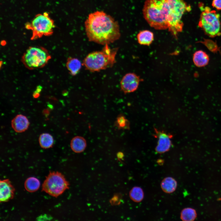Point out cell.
<instances>
[{
  "label": "cell",
  "instance_id": "16",
  "mask_svg": "<svg viewBox=\"0 0 221 221\" xmlns=\"http://www.w3.org/2000/svg\"><path fill=\"white\" fill-rule=\"evenodd\" d=\"M162 190L165 192L170 193L176 190L177 186V182L173 178L167 177L164 178L161 184Z\"/></svg>",
  "mask_w": 221,
  "mask_h": 221
},
{
  "label": "cell",
  "instance_id": "19",
  "mask_svg": "<svg viewBox=\"0 0 221 221\" xmlns=\"http://www.w3.org/2000/svg\"><path fill=\"white\" fill-rule=\"evenodd\" d=\"M197 217L196 210L191 207H187L183 209L180 213L181 219L184 221H193Z\"/></svg>",
  "mask_w": 221,
  "mask_h": 221
},
{
  "label": "cell",
  "instance_id": "23",
  "mask_svg": "<svg viewBox=\"0 0 221 221\" xmlns=\"http://www.w3.org/2000/svg\"><path fill=\"white\" fill-rule=\"evenodd\" d=\"M128 121L123 116H120L117 119V124L118 127L121 128L128 127Z\"/></svg>",
  "mask_w": 221,
  "mask_h": 221
},
{
  "label": "cell",
  "instance_id": "1",
  "mask_svg": "<svg viewBox=\"0 0 221 221\" xmlns=\"http://www.w3.org/2000/svg\"><path fill=\"white\" fill-rule=\"evenodd\" d=\"M84 25L87 37L91 42L109 45L120 37L118 22L103 11L97 10L89 14Z\"/></svg>",
  "mask_w": 221,
  "mask_h": 221
},
{
  "label": "cell",
  "instance_id": "6",
  "mask_svg": "<svg viewBox=\"0 0 221 221\" xmlns=\"http://www.w3.org/2000/svg\"><path fill=\"white\" fill-rule=\"evenodd\" d=\"M200 7L202 13L198 26L206 34L211 37L221 35V23L219 15L216 12L211 10L208 7H204L202 4Z\"/></svg>",
  "mask_w": 221,
  "mask_h": 221
},
{
  "label": "cell",
  "instance_id": "24",
  "mask_svg": "<svg viewBox=\"0 0 221 221\" xmlns=\"http://www.w3.org/2000/svg\"><path fill=\"white\" fill-rule=\"evenodd\" d=\"M52 219V217L51 216L47 215V214H44L41 215L37 218V220H51Z\"/></svg>",
  "mask_w": 221,
  "mask_h": 221
},
{
  "label": "cell",
  "instance_id": "21",
  "mask_svg": "<svg viewBox=\"0 0 221 221\" xmlns=\"http://www.w3.org/2000/svg\"><path fill=\"white\" fill-rule=\"evenodd\" d=\"M130 199L136 202L142 201L144 197V193L142 189L140 187L135 186L133 187L129 193Z\"/></svg>",
  "mask_w": 221,
  "mask_h": 221
},
{
  "label": "cell",
  "instance_id": "2",
  "mask_svg": "<svg viewBox=\"0 0 221 221\" xmlns=\"http://www.w3.org/2000/svg\"><path fill=\"white\" fill-rule=\"evenodd\" d=\"M169 0H146L142 10L144 17L149 25L157 30L168 28Z\"/></svg>",
  "mask_w": 221,
  "mask_h": 221
},
{
  "label": "cell",
  "instance_id": "15",
  "mask_svg": "<svg viewBox=\"0 0 221 221\" xmlns=\"http://www.w3.org/2000/svg\"><path fill=\"white\" fill-rule=\"evenodd\" d=\"M193 60L194 64L196 66L202 67L208 64L209 57L205 52L201 50H198L193 54Z\"/></svg>",
  "mask_w": 221,
  "mask_h": 221
},
{
  "label": "cell",
  "instance_id": "8",
  "mask_svg": "<svg viewBox=\"0 0 221 221\" xmlns=\"http://www.w3.org/2000/svg\"><path fill=\"white\" fill-rule=\"evenodd\" d=\"M47 50L38 47H30L22 57L25 66L29 69H36L44 66L50 59Z\"/></svg>",
  "mask_w": 221,
  "mask_h": 221
},
{
  "label": "cell",
  "instance_id": "10",
  "mask_svg": "<svg viewBox=\"0 0 221 221\" xmlns=\"http://www.w3.org/2000/svg\"><path fill=\"white\" fill-rule=\"evenodd\" d=\"M154 130L155 133L154 136L158 139L155 148L156 152L162 153L168 151L172 145L171 139L173 137L172 135L159 131L156 129Z\"/></svg>",
  "mask_w": 221,
  "mask_h": 221
},
{
  "label": "cell",
  "instance_id": "5",
  "mask_svg": "<svg viewBox=\"0 0 221 221\" xmlns=\"http://www.w3.org/2000/svg\"><path fill=\"white\" fill-rule=\"evenodd\" d=\"M25 27L32 31L31 39L34 40L43 36H49L53 33L55 27L54 21L49 16V14L45 12L35 16L30 22H27Z\"/></svg>",
  "mask_w": 221,
  "mask_h": 221
},
{
  "label": "cell",
  "instance_id": "25",
  "mask_svg": "<svg viewBox=\"0 0 221 221\" xmlns=\"http://www.w3.org/2000/svg\"><path fill=\"white\" fill-rule=\"evenodd\" d=\"M212 6L218 10H221V0H213Z\"/></svg>",
  "mask_w": 221,
  "mask_h": 221
},
{
  "label": "cell",
  "instance_id": "4",
  "mask_svg": "<svg viewBox=\"0 0 221 221\" xmlns=\"http://www.w3.org/2000/svg\"><path fill=\"white\" fill-rule=\"evenodd\" d=\"M169 11L168 18L169 31L175 38L183 29L181 21L184 13L191 10V6L184 0H169Z\"/></svg>",
  "mask_w": 221,
  "mask_h": 221
},
{
  "label": "cell",
  "instance_id": "26",
  "mask_svg": "<svg viewBox=\"0 0 221 221\" xmlns=\"http://www.w3.org/2000/svg\"><path fill=\"white\" fill-rule=\"evenodd\" d=\"M42 89V87L40 86H38L37 88L34 91L33 96L34 98H37L39 95V93L41 91Z\"/></svg>",
  "mask_w": 221,
  "mask_h": 221
},
{
  "label": "cell",
  "instance_id": "3",
  "mask_svg": "<svg viewBox=\"0 0 221 221\" xmlns=\"http://www.w3.org/2000/svg\"><path fill=\"white\" fill-rule=\"evenodd\" d=\"M118 49V48H111L108 45H105L101 51L88 54L84 58L83 65L86 70L93 72L111 68L116 62Z\"/></svg>",
  "mask_w": 221,
  "mask_h": 221
},
{
  "label": "cell",
  "instance_id": "11",
  "mask_svg": "<svg viewBox=\"0 0 221 221\" xmlns=\"http://www.w3.org/2000/svg\"><path fill=\"white\" fill-rule=\"evenodd\" d=\"M0 201L6 202L13 199L15 189L8 179L0 181Z\"/></svg>",
  "mask_w": 221,
  "mask_h": 221
},
{
  "label": "cell",
  "instance_id": "9",
  "mask_svg": "<svg viewBox=\"0 0 221 221\" xmlns=\"http://www.w3.org/2000/svg\"><path fill=\"white\" fill-rule=\"evenodd\" d=\"M142 81L140 77L135 74L127 73L121 80V89L125 94L133 92L137 89L140 82Z\"/></svg>",
  "mask_w": 221,
  "mask_h": 221
},
{
  "label": "cell",
  "instance_id": "14",
  "mask_svg": "<svg viewBox=\"0 0 221 221\" xmlns=\"http://www.w3.org/2000/svg\"><path fill=\"white\" fill-rule=\"evenodd\" d=\"M137 39L140 44L149 46L152 43L154 40V34L149 30H143L138 34Z\"/></svg>",
  "mask_w": 221,
  "mask_h": 221
},
{
  "label": "cell",
  "instance_id": "20",
  "mask_svg": "<svg viewBox=\"0 0 221 221\" xmlns=\"http://www.w3.org/2000/svg\"><path fill=\"white\" fill-rule=\"evenodd\" d=\"M39 141L40 146L44 149H48L52 147L54 142L52 136L47 133H44L41 134Z\"/></svg>",
  "mask_w": 221,
  "mask_h": 221
},
{
  "label": "cell",
  "instance_id": "13",
  "mask_svg": "<svg viewBox=\"0 0 221 221\" xmlns=\"http://www.w3.org/2000/svg\"><path fill=\"white\" fill-rule=\"evenodd\" d=\"M83 65L77 58L70 57L67 59L66 66L70 74L73 76L76 75L79 72Z\"/></svg>",
  "mask_w": 221,
  "mask_h": 221
},
{
  "label": "cell",
  "instance_id": "12",
  "mask_svg": "<svg viewBox=\"0 0 221 221\" xmlns=\"http://www.w3.org/2000/svg\"><path fill=\"white\" fill-rule=\"evenodd\" d=\"M11 124L13 129L18 133L25 131L29 126V122L27 117L21 114L16 115L12 120Z\"/></svg>",
  "mask_w": 221,
  "mask_h": 221
},
{
  "label": "cell",
  "instance_id": "7",
  "mask_svg": "<svg viewBox=\"0 0 221 221\" xmlns=\"http://www.w3.org/2000/svg\"><path fill=\"white\" fill-rule=\"evenodd\" d=\"M69 185L61 173L57 171L50 172L43 183L42 191L57 197L69 188Z\"/></svg>",
  "mask_w": 221,
  "mask_h": 221
},
{
  "label": "cell",
  "instance_id": "22",
  "mask_svg": "<svg viewBox=\"0 0 221 221\" xmlns=\"http://www.w3.org/2000/svg\"><path fill=\"white\" fill-rule=\"evenodd\" d=\"M202 42L212 52H216L218 50V48L216 43L211 40L206 39Z\"/></svg>",
  "mask_w": 221,
  "mask_h": 221
},
{
  "label": "cell",
  "instance_id": "17",
  "mask_svg": "<svg viewBox=\"0 0 221 221\" xmlns=\"http://www.w3.org/2000/svg\"><path fill=\"white\" fill-rule=\"evenodd\" d=\"M71 147L75 152L79 153L83 151L86 146V142L83 137L77 136L73 138L71 141Z\"/></svg>",
  "mask_w": 221,
  "mask_h": 221
},
{
  "label": "cell",
  "instance_id": "18",
  "mask_svg": "<svg viewBox=\"0 0 221 221\" xmlns=\"http://www.w3.org/2000/svg\"><path fill=\"white\" fill-rule=\"evenodd\" d=\"M40 185L39 180L34 177L28 178L25 182V188L28 192H34L37 190Z\"/></svg>",
  "mask_w": 221,
  "mask_h": 221
}]
</instances>
